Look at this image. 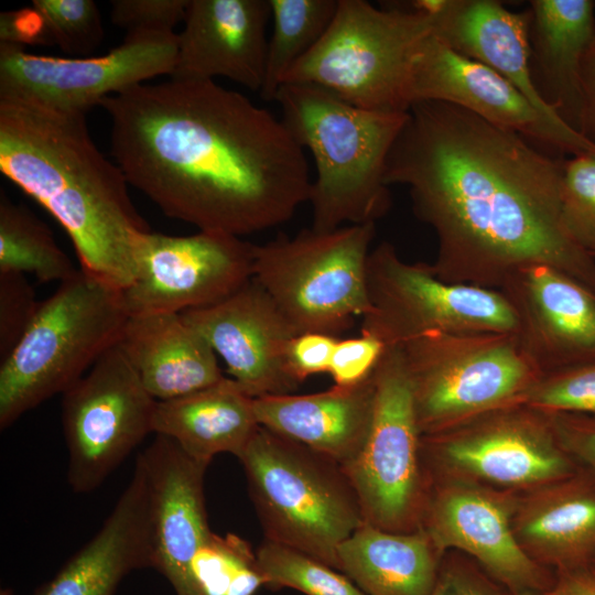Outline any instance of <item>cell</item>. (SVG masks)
<instances>
[{
  "label": "cell",
  "mask_w": 595,
  "mask_h": 595,
  "mask_svg": "<svg viewBox=\"0 0 595 595\" xmlns=\"http://www.w3.org/2000/svg\"><path fill=\"white\" fill-rule=\"evenodd\" d=\"M563 161L524 136L441 101L413 104L387 160L388 186H407L434 231L430 268L448 283L499 290L544 263L595 291V258L561 215Z\"/></svg>",
  "instance_id": "1"
},
{
  "label": "cell",
  "mask_w": 595,
  "mask_h": 595,
  "mask_svg": "<svg viewBox=\"0 0 595 595\" xmlns=\"http://www.w3.org/2000/svg\"><path fill=\"white\" fill-rule=\"evenodd\" d=\"M99 106L128 184L170 218L242 238L309 202L305 151L283 121L215 80L143 83Z\"/></svg>",
  "instance_id": "2"
},
{
  "label": "cell",
  "mask_w": 595,
  "mask_h": 595,
  "mask_svg": "<svg viewBox=\"0 0 595 595\" xmlns=\"http://www.w3.org/2000/svg\"><path fill=\"white\" fill-rule=\"evenodd\" d=\"M0 171L68 235L80 270L123 290L150 231L128 181L93 141L85 113L0 96Z\"/></svg>",
  "instance_id": "3"
},
{
  "label": "cell",
  "mask_w": 595,
  "mask_h": 595,
  "mask_svg": "<svg viewBox=\"0 0 595 595\" xmlns=\"http://www.w3.org/2000/svg\"><path fill=\"white\" fill-rule=\"evenodd\" d=\"M281 120L315 163L309 203L315 230L376 224L391 206L385 172L408 111L355 107L309 84H283Z\"/></svg>",
  "instance_id": "4"
},
{
  "label": "cell",
  "mask_w": 595,
  "mask_h": 595,
  "mask_svg": "<svg viewBox=\"0 0 595 595\" xmlns=\"http://www.w3.org/2000/svg\"><path fill=\"white\" fill-rule=\"evenodd\" d=\"M128 318L121 290L80 269L60 283L1 360V430L68 390L119 344Z\"/></svg>",
  "instance_id": "5"
},
{
  "label": "cell",
  "mask_w": 595,
  "mask_h": 595,
  "mask_svg": "<svg viewBox=\"0 0 595 595\" xmlns=\"http://www.w3.org/2000/svg\"><path fill=\"white\" fill-rule=\"evenodd\" d=\"M238 458L264 539L339 571V545L365 522L343 466L261 425Z\"/></svg>",
  "instance_id": "6"
},
{
  "label": "cell",
  "mask_w": 595,
  "mask_h": 595,
  "mask_svg": "<svg viewBox=\"0 0 595 595\" xmlns=\"http://www.w3.org/2000/svg\"><path fill=\"white\" fill-rule=\"evenodd\" d=\"M432 33V20L422 12L338 0L326 32L282 85H315L366 110L409 111L412 60Z\"/></svg>",
  "instance_id": "7"
},
{
  "label": "cell",
  "mask_w": 595,
  "mask_h": 595,
  "mask_svg": "<svg viewBox=\"0 0 595 595\" xmlns=\"http://www.w3.org/2000/svg\"><path fill=\"white\" fill-rule=\"evenodd\" d=\"M400 346L422 435L523 404L541 376L515 333H429Z\"/></svg>",
  "instance_id": "8"
},
{
  "label": "cell",
  "mask_w": 595,
  "mask_h": 595,
  "mask_svg": "<svg viewBox=\"0 0 595 595\" xmlns=\"http://www.w3.org/2000/svg\"><path fill=\"white\" fill-rule=\"evenodd\" d=\"M376 224L303 229L255 246L253 279L296 334L339 337L370 311L367 262Z\"/></svg>",
  "instance_id": "9"
},
{
  "label": "cell",
  "mask_w": 595,
  "mask_h": 595,
  "mask_svg": "<svg viewBox=\"0 0 595 595\" xmlns=\"http://www.w3.org/2000/svg\"><path fill=\"white\" fill-rule=\"evenodd\" d=\"M370 426L359 453L343 466L365 522L392 532L420 527L425 502L421 431L401 346H386L374 370Z\"/></svg>",
  "instance_id": "10"
},
{
  "label": "cell",
  "mask_w": 595,
  "mask_h": 595,
  "mask_svg": "<svg viewBox=\"0 0 595 595\" xmlns=\"http://www.w3.org/2000/svg\"><path fill=\"white\" fill-rule=\"evenodd\" d=\"M370 311L360 333L385 346L402 345L429 333H515L517 320L498 290L448 283L426 263L402 260L382 241L367 262Z\"/></svg>",
  "instance_id": "11"
},
{
  "label": "cell",
  "mask_w": 595,
  "mask_h": 595,
  "mask_svg": "<svg viewBox=\"0 0 595 595\" xmlns=\"http://www.w3.org/2000/svg\"><path fill=\"white\" fill-rule=\"evenodd\" d=\"M156 403L119 344L63 393L67 480L75 493L98 488L153 433Z\"/></svg>",
  "instance_id": "12"
},
{
  "label": "cell",
  "mask_w": 595,
  "mask_h": 595,
  "mask_svg": "<svg viewBox=\"0 0 595 595\" xmlns=\"http://www.w3.org/2000/svg\"><path fill=\"white\" fill-rule=\"evenodd\" d=\"M176 55L175 32H128L120 45L93 57L34 54L0 42V96L86 115L109 96L171 75Z\"/></svg>",
  "instance_id": "13"
},
{
  "label": "cell",
  "mask_w": 595,
  "mask_h": 595,
  "mask_svg": "<svg viewBox=\"0 0 595 595\" xmlns=\"http://www.w3.org/2000/svg\"><path fill=\"white\" fill-rule=\"evenodd\" d=\"M421 455L502 487H542L582 468L558 441L549 415L516 404L421 436Z\"/></svg>",
  "instance_id": "14"
},
{
  "label": "cell",
  "mask_w": 595,
  "mask_h": 595,
  "mask_svg": "<svg viewBox=\"0 0 595 595\" xmlns=\"http://www.w3.org/2000/svg\"><path fill=\"white\" fill-rule=\"evenodd\" d=\"M255 246L213 231L144 232L136 277L121 291L129 316L181 314L221 301L253 277Z\"/></svg>",
  "instance_id": "15"
},
{
  "label": "cell",
  "mask_w": 595,
  "mask_h": 595,
  "mask_svg": "<svg viewBox=\"0 0 595 595\" xmlns=\"http://www.w3.org/2000/svg\"><path fill=\"white\" fill-rule=\"evenodd\" d=\"M409 101L410 107L419 101L452 104L534 143L572 155L595 154V144L585 137L549 122L505 77L456 52L434 33L414 53Z\"/></svg>",
  "instance_id": "16"
},
{
  "label": "cell",
  "mask_w": 595,
  "mask_h": 595,
  "mask_svg": "<svg viewBox=\"0 0 595 595\" xmlns=\"http://www.w3.org/2000/svg\"><path fill=\"white\" fill-rule=\"evenodd\" d=\"M516 505L490 489L447 483L425 499L420 527L441 552L458 549L510 595L548 591L554 581L520 545L513 530Z\"/></svg>",
  "instance_id": "17"
},
{
  "label": "cell",
  "mask_w": 595,
  "mask_h": 595,
  "mask_svg": "<svg viewBox=\"0 0 595 595\" xmlns=\"http://www.w3.org/2000/svg\"><path fill=\"white\" fill-rule=\"evenodd\" d=\"M198 331L250 397L293 393L284 354L295 329L267 291L251 278L221 301L181 313Z\"/></svg>",
  "instance_id": "18"
},
{
  "label": "cell",
  "mask_w": 595,
  "mask_h": 595,
  "mask_svg": "<svg viewBox=\"0 0 595 595\" xmlns=\"http://www.w3.org/2000/svg\"><path fill=\"white\" fill-rule=\"evenodd\" d=\"M518 342L541 375L595 358V291L544 263L511 273L498 290Z\"/></svg>",
  "instance_id": "19"
},
{
  "label": "cell",
  "mask_w": 595,
  "mask_h": 595,
  "mask_svg": "<svg viewBox=\"0 0 595 595\" xmlns=\"http://www.w3.org/2000/svg\"><path fill=\"white\" fill-rule=\"evenodd\" d=\"M155 435L140 453L150 488L153 569L176 595H199L192 566L213 536L204 499L209 464L191 457L172 439Z\"/></svg>",
  "instance_id": "20"
},
{
  "label": "cell",
  "mask_w": 595,
  "mask_h": 595,
  "mask_svg": "<svg viewBox=\"0 0 595 595\" xmlns=\"http://www.w3.org/2000/svg\"><path fill=\"white\" fill-rule=\"evenodd\" d=\"M270 20L269 0H188L171 78L225 77L260 91Z\"/></svg>",
  "instance_id": "21"
},
{
  "label": "cell",
  "mask_w": 595,
  "mask_h": 595,
  "mask_svg": "<svg viewBox=\"0 0 595 595\" xmlns=\"http://www.w3.org/2000/svg\"><path fill=\"white\" fill-rule=\"evenodd\" d=\"M408 8L429 15L433 33L450 47L505 77L549 122L572 129L541 99L533 85L529 10L512 12L496 0H416Z\"/></svg>",
  "instance_id": "22"
},
{
  "label": "cell",
  "mask_w": 595,
  "mask_h": 595,
  "mask_svg": "<svg viewBox=\"0 0 595 595\" xmlns=\"http://www.w3.org/2000/svg\"><path fill=\"white\" fill-rule=\"evenodd\" d=\"M153 569L150 488L141 454L97 533L32 595H115L136 570Z\"/></svg>",
  "instance_id": "23"
},
{
  "label": "cell",
  "mask_w": 595,
  "mask_h": 595,
  "mask_svg": "<svg viewBox=\"0 0 595 595\" xmlns=\"http://www.w3.org/2000/svg\"><path fill=\"white\" fill-rule=\"evenodd\" d=\"M374 372L349 387L253 399L259 425L347 465L359 453L374 409Z\"/></svg>",
  "instance_id": "24"
},
{
  "label": "cell",
  "mask_w": 595,
  "mask_h": 595,
  "mask_svg": "<svg viewBox=\"0 0 595 595\" xmlns=\"http://www.w3.org/2000/svg\"><path fill=\"white\" fill-rule=\"evenodd\" d=\"M529 67L541 99L580 133L582 65L595 40L593 0L530 1Z\"/></svg>",
  "instance_id": "25"
},
{
  "label": "cell",
  "mask_w": 595,
  "mask_h": 595,
  "mask_svg": "<svg viewBox=\"0 0 595 595\" xmlns=\"http://www.w3.org/2000/svg\"><path fill=\"white\" fill-rule=\"evenodd\" d=\"M515 534L537 563L556 572L595 566V478L581 469L516 505Z\"/></svg>",
  "instance_id": "26"
},
{
  "label": "cell",
  "mask_w": 595,
  "mask_h": 595,
  "mask_svg": "<svg viewBox=\"0 0 595 595\" xmlns=\"http://www.w3.org/2000/svg\"><path fill=\"white\" fill-rule=\"evenodd\" d=\"M119 345L156 401L186 396L224 378L208 342L181 314L129 316Z\"/></svg>",
  "instance_id": "27"
},
{
  "label": "cell",
  "mask_w": 595,
  "mask_h": 595,
  "mask_svg": "<svg viewBox=\"0 0 595 595\" xmlns=\"http://www.w3.org/2000/svg\"><path fill=\"white\" fill-rule=\"evenodd\" d=\"M253 399L231 378L165 401H158L153 433L176 442L196 461L217 454L239 457L259 428Z\"/></svg>",
  "instance_id": "28"
},
{
  "label": "cell",
  "mask_w": 595,
  "mask_h": 595,
  "mask_svg": "<svg viewBox=\"0 0 595 595\" xmlns=\"http://www.w3.org/2000/svg\"><path fill=\"white\" fill-rule=\"evenodd\" d=\"M440 551L419 528L392 532L364 522L338 548V567L366 595H431Z\"/></svg>",
  "instance_id": "29"
},
{
  "label": "cell",
  "mask_w": 595,
  "mask_h": 595,
  "mask_svg": "<svg viewBox=\"0 0 595 595\" xmlns=\"http://www.w3.org/2000/svg\"><path fill=\"white\" fill-rule=\"evenodd\" d=\"M338 0H269L272 31L268 39L260 96L274 101L290 68L309 53L329 26Z\"/></svg>",
  "instance_id": "30"
},
{
  "label": "cell",
  "mask_w": 595,
  "mask_h": 595,
  "mask_svg": "<svg viewBox=\"0 0 595 595\" xmlns=\"http://www.w3.org/2000/svg\"><path fill=\"white\" fill-rule=\"evenodd\" d=\"M50 228L31 210L0 197V273L33 274L40 282L62 283L76 273Z\"/></svg>",
  "instance_id": "31"
},
{
  "label": "cell",
  "mask_w": 595,
  "mask_h": 595,
  "mask_svg": "<svg viewBox=\"0 0 595 595\" xmlns=\"http://www.w3.org/2000/svg\"><path fill=\"white\" fill-rule=\"evenodd\" d=\"M267 588L284 587L305 595H366L344 573L294 548L263 539L256 550Z\"/></svg>",
  "instance_id": "32"
},
{
  "label": "cell",
  "mask_w": 595,
  "mask_h": 595,
  "mask_svg": "<svg viewBox=\"0 0 595 595\" xmlns=\"http://www.w3.org/2000/svg\"><path fill=\"white\" fill-rule=\"evenodd\" d=\"M523 404L548 415H595V358L541 375Z\"/></svg>",
  "instance_id": "33"
},
{
  "label": "cell",
  "mask_w": 595,
  "mask_h": 595,
  "mask_svg": "<svg viewBox=\"0 0 595 595\" xmlns=\"http://www.w3.org/2000/svg\"><path fill=\"white\" fill-rule=\"evenodd\" d=\"M32 6L43 15L53 45L69 57H88L104 40L94 0H33Z\"/></svg>",
  "instance_id": "34"
},
{
  "label": "cell",
  "mask_w": 595,
  "mask_h": 595,
  "mask_svg": "<svg viewBox=\"0 0 595 595\" xmlns=\"http://www.w3.org/2000/svg\"><path fill=\"white\" fill-rule=\"evenodd\" d=\"M561 215L567 234L591 255L595 250V154L563 161Z\"/></svg>",
  "instance_id": "35"
},
{
  "label": "cell",
  "mask_w": 595,
  "mask_h": 595,
  "mask_svg": "<svg viewBox=\"0 0 595 595\" xmlns=\"http://www.w3.org/2000/svg\"><path fill=\"white\" fill-rule=\"evenodd\" d=\"M40 302L22 273H0V360L19 343L33 321Z\"/></svg>",
  "instance_id": "36"
},
{
  "label": "cell",
  "mask_w": 595,
  "mask_h": 595,
  "mask_svg": "<svg viewBox=\"0 0 595 595\" xmlns=\"http://www.w3.org/2000/svg\"><path fill=\"white\" fill-rule=\"evenodd\" d=\"M110 18L128 32H174L184 21L188 0H112Z\"/></svg>",
  "instance_id": "37"
},
{
  "label": "cell",
  "mask_w": 595,
  "mask_h": 595,
  "mask_svg": "<svg viewBox=\"0 0 595 595\" xmlns=\"http://www.w3.org/2000/svg\"><path fill=\"white\" fill-rule=\"evenodd\" d=\"M385 349V344L368 334L338 338L327 371L334 386L349 387L366 380L374 372Z\"/></svg>",
  "instance_id": "38"
},
{
  "label": "cell",
  "mask_w": 595,
  "mask_h": 595,
  "mask_svg": "<svg viewBox=\"0 0 595 595\" xmlns=\"http://www.w3.org/2000/svg\"><path fill=\"white\" fill-rule=\"evenodd\" d=\"M340 337L323 333L296 334L289 342L284 363L289 375L298 382L327 372L336 343Z\"/></svg>",
  "instance_id": "39"
},
{
  "label": "cell",
  "mask_w": 595,
  "mask_h": 595,
  "mask_svg": "<svg viewBox=\"0 0 595 595\" xmlns=\"http://www.w3.org/2000/svg\"><path fill=\"white\" fill-rule=\"evenodd\" d=\"M549 419L562 447L595 478V415L559 413Z\"/></svg>",
  "instance_id": "40"
},
{
  "label": "cell",
  "mask_w": 595,
  "mask_h": 595,
  "mask_svg": "<svg viewBox=\"0 0 595 595\" xmlns=\"http://www.w3.org/2000/svg\"><path fill=\"white\" fill-rule=\"evenodd\" d=\"M431 595H510L489 575L472 565L441 564Z\"/></svg>",
  "instance_id": "41"
},
{
  "label": "cell",
  "mask_w": 595,
  "mask_h": 595,
  "mask_svg": "<svg viewBox=\"0 0 595 595\" xmlns=\"http://www.w3.org/2000/svg\"><path fill=\"white\" fill-rule=\"evenodd\" d=\"M0 42L25 47L32 45H53L43 15L32 4L29 8L1 12Z\"/></svg>",
  "instance_id": "42"
},
{
  "label": "cell",
  "mask_w": 595,
  "mask_h": 595,
  "mask_svg": "<svg viewBox=\"0 0 595 595\" xmlns=\"http://www.w3.org/2000/svg\"><path fill=\"white\" fill-rule=\"evenodd\" d=\"M582 94L580 133L595 144V40L582 65Z\"/></svg>",
  "instance_id": "43"
},
{
  "label": "cell",
  "mask_w": 595,
  "mask_h": 595,
  "mask_svg": "<svg viewBox=\"0 0 595 595\" xmlns=\"http://www.w3.org/2000/svg\"><path fill=\"white\" fill-rule=\"evenodd\" d=\"M549 595H595V573L592 570L556 572Z\"/></svg>",
  "instance_id": "44"
},
{
  "label": "cell",
  "mask_w": 595,
  "mask_h": 595,
  "mask_svg": "<svg viewBox=\"0 0 595 595\" xmlns=\"http://www.w3.org/2000/svg\"><path fill=\"white\" fill-rule=\"evenodd\" d=\"M263 578L258 570L256 556L245 563L234 575L230 584L221 595H255L263 586Z\"/></svg>",
  "instance_id": "45"
},
{
  "label": "cell",
  "mask_w": 595,
  "mask_h": 595,
  "mask_svg": "<svg viewBox=\"0 0 595 595\" xmlns=\"http://www.w3.org/2000/svg\"><path fill=\"white\" fill-rule=\"evenodd\" d=\"M0 595H13V592L9 588H6L0 592Z\"/></svg>",
  "instance_id": "46"
},
{
  "label": "cell",
  "mask_w": 595,
  "mask_h": 595,
  "mask_svg": "<svg viewBox=\"0 0 595 595\" xmlns=\"http://www.w3.org/2000/svg\"><path fill=\"white\" fill-rule=\"evenodd\" d=\"M533 595H549V594L545 591V592L537 593V594H533Z\"/></svg>",
  "instance_id": "47"
},
{
  "label": "cell",
  "mask_w": 595,
  "mask_h": 595,
  "mask_svg": "<svg viewBox=\"0 0 595 595\" xmlns=\"http://www.w3.org/2000/svg\"><path fill=\"white\" fill-rule=\"evenodd\" d=\"M591 256L595 258V250L591 252Z\"/></svg>",
  "instance_id": "48"
},
{
  "label": "cell",
  "mask_w": 595,
  "mask_h": 595,
  "mask_svg": "<svg viewBox=\"0 0 595 595\" xmlns=\"http://www.w3.org/2000/svg\"><path fill=\"white\" fill-rule=\"evenodd\" d=\"M592 571L595 573V566L592 569Z\"/></svg>",
  "instance_id": "49"
}]
</instances>
